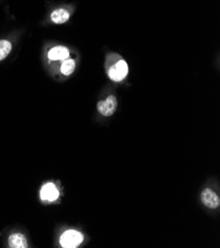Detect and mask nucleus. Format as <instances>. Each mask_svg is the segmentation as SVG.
Instances as JSON below:
<instances>
[{"mask_svg": "<svg viewBox=\"0 0 220 248\" xmlns=\"http://www.w3.org/2000/svg\"><path fill=\"white\" fill-rule=\"evenodd\" d=\"M129 73V65L126 61L119 60L116 63H114L108 70L109 78L116 81H121L124 80Z\"/></svg>", "mask_w": 220, "mask_h": 248, "instance_id": "1", "label": "nucleus"}, {"mask_svg": "<svg viewBox=\"0 0 220 248\" xmlns=\"http://www.w3.org/2000/svg\"><path fill=\"white\" fill-rule=\"evenodd\" d=\"M83 241V234L76 231H67L60 237L62 247H76Z\"/></svg>", "mask_w": 220, "mask_h": 248, "instance_id": "2", "label": "nucleus"}, {"mask_svg": "<svg viewBox=\"0 0 220 248\" xmlns=\"http://www.w3.org/2000/svg\"><path fill=\"white\" fill-rule=\"evenodd\" d=\"M117 107V100L116 96L114 95H110L106 100L103 101H99L97 104V109L98 111L100 112V114H102L105 117H110L112 116Z\"/></svg>", "mask_w": 220, "mask_h": 248, "instance_id": "3", "label": "nucleus"}, {"mask_svg": "<svg viewBox=\"0 0 220 248\" xmlns=\"http://www.w3.org/2000/svg\"><path fill=\"white\" fill-rule=\"evenodd\" d=\"M69 57V49L64 46H57L50 49L47 53V58L52 62L64 61Z\"/></svg>", "mask_w": 220, "mask_h": 248, "instance_id": "4", "label": "nucleus"}, {"mask_svg": "<svg viewBox=\"0 0 220 248\" xmlns=\"http://www.w3.org/2000/svg\"><path fill=\"white\" fill-rule=\"evenodd\" d=\"M201 199L204 205L209 209H216L220 203L219 198L216 195V193L211 191L210 189H205V191H203L201 195Z\"/></svg>", "mask_w": 220, "mask_h": 248, "instance_id": "5", "label": "nucleus"}, {"mask_svg": "<svg viewBox=\"0 0 220 248\" xmlns=\"http://www.w3.org/2000/svg\"><path fill=\"white\" fill-rule=\"evenodd\" d=\"M59 190L53 183H46L41 190V198L44 201L54 202L59 198Z\"/></svg>", "mask_w": 220, "mask_h": 248, "instance_id": "6", "label": "nucleus"}, {"mask_svg": "<svg viewBox=\"0 0 220 248\" xmlns=\"http://www.w3.org/2000/svg\"><path fill=\"white\" fill-rule=\"evenodd\" d=\"M50 17L54 24L60 25L66 23L70 19V12L66 8H57L51 13Z\"/></svg>", "mask_w": 220, "mask_h": 248, "instance_id": "7", "label": "nucleus"}, {"mask_svg": "<svg viewBox=\"0 0 220 248\" xmlns=\"http://www.w3.org/2000/svg\"><path fill=\"white\" fill-rule=\"evenodd\" d=\"M9 246L12 248H26L28 246L25 235L22 233H13L8 238Z\"/></svg>", "mask_w": 220, "mask_h": 248, "instance_id": "8", "label": "nucleus"}, {"mask_svg": "<svg viewBox=\"0 0 220 248\" xmlns=\"http://www.w3.org/2000/svg\"><path fill=\"white\" fill-rule=\"evenodd\" d=\"M75 61L72 59H66L60 65V71L63 76L69 77L75 70Z\"/></svg>", "mask_w": 220, "mask_h": 248, "instance_id": "9", "label": "nucleus"}, {"mask_svg": "<svg viewBox=\"0 0 220 248\" xmlns=\"http://www.w3.org/2000/svg\"><path fill=\"white\" fill-rule=\"evenodd\" d=\"M12 51V44L8 40H0V62L8 57Z\"/></svg>", "mask_w": 220, "mask_h": 248, "instance_id": "10", "label": "nucleus"}]
</instances>
